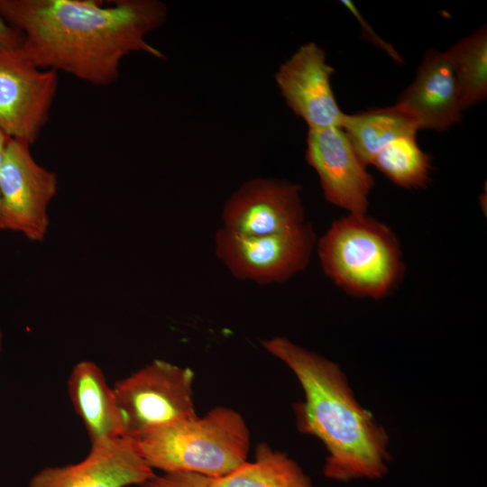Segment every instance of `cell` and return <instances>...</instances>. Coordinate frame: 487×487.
Returning <instances> with one entry per match:
<instances>
[{
  "label": "cell",
  "instance_id": "obj_20",
  "mask_svg": "<svg viewBox=\"0 0 487 487\" xmlns=\"http://www.w3.org/2000/svg\"><path fill=\"white\" fill-rule=\"evenodd\" d=\"M23 41V32L10 24L0 14V53L20 51Z\"/></svg>",
  "mask_w": 487,
  "mask_h": 487
},
{
  "label": "cell",
  "instance_id": "obj_6",
  "mask_svg": "<svg viewBox=\"0 0 487 487\" xmlns=\"http://www.w3.org/2000/svg\"><path fill=\"white\" fill-rule=\"evenodd\" d=\"M316 242L309 223L262 236L242 235L221 227L215 235V250L234 278L271 284L286 281L304 271Z\"/></svg>",
  "mask_w": 487,
  "mask_h": 487
},
{
  "label": "cell",
  "instance_id": "obj_7",
  "mask_svg": "<svg viewBox=\"0 0 487 487\" xmlns=\"http://www.w3.org/2000/svg\"><path fill=\"white\" fill-rule=\"evenodd\" d=\"M25 142L9 138L0 179V230L42 242L49 230L48 207L58 190L55 172L34 160Z\"/></svg>",
  "mask_w": 487,
  "mask_h": 487
},
{
  "label": "cell",
  "instance_id": "obj_21",
  "mask_svg": "<svg viewBox=\"0 0 487 487\" xmlns=\"http://www.w3.org/2000/svg\"><path fill=\"white\" fill-rule=\"evenodd\" d=\"M342 3L349 8V10L357 17L359 22L361 23L364 33L367 34V38L370 41H372L376 45L379 47L384 49L396 61L401 62V58L400 55L394 51V49L384 42L381 39H380L376 33H373V32L371 30L370 26L363 21V17L360 16L357 10L355 9L354 4L350 1H342Z\"/></svg>",
  "mask_w": 487,
  "mask_h": 487
},
{
  "label": "cell",
  "instance_id": "obj_5",
  "mask_svg": "<svg viewBox=\"0 0 487 487\" xmlns=\"http://www.w3.org/2000/svg\"><path fill=\"white\" fill-rule=\"evenodd\" d=\"M194 372L153 360L113 386L124 436L135 439L157 428L197 416Z\"/></svg>",
  "mask_w": 487,
  "mask_h": 487
},
{
  "label": "cell",
  "instance_id": "obj_10",
  "mask_svg": "<svg viewBox=\"0 0 487 487\" xmlns=\"http://www.w3.org/2000/svg\"><path fill=\"white\" fill-rule=\"evenodd\" d=\"M306 159L327 202L349 214H366L374 181L341 127L308 129Z\"/></svg>",
  "mask_w": 487,
  "mask_h": 487
},
{
  "label": "cell",
  "instance_id": "obj_1",
  "mask_svg": "<svg viewBox=\"0 0 487 487\" xmlns=\"http://www.w3.org/2000/svg\"><path fill=\"white\" fill-rule=\"evenodd\" d=\"M0 14L24 34L20 52L29 61L95 86L116 81L131 52L164 59L145 41L167 17L157 0H0Z\"/></svg>",
  "mask_w": 487,
  "mask_h": 487
},
{
  "label": "cell",
  "instance_id": "obj_16",
  "mask_svg": "<svg viewBox=\"0 0 487 487\" xmlns=\"http://www.w3.org/2000/svg\"><path fill=\"white\" fill-rule=\"evenodd\" d=\"M209 480L210 487H316L296 461L266 443L256 446L252 462Z\"/></svg>",
  "mask_w": 487,
  "mask_h": 487
},
{
  "label": "cell",
  "instance_id": "obj_22",
  "mask_svg": "<svg viewBox=\"0 0 487 487\" xmlns=\"http://www.w3.org/2000/svg\"><path fill=\"white\" fill-rule=\"evenodd\" d=\"M8 139L9 137L4 132L0 130V179H1L3 161L5 158V146H6Z\"/></svg>",
  "mask_w": 487,
  "mask_h": 487
},
{
  "label": "cell",
  "instance_id": "obj_13",
  "mask_svg": "<svg viewBox=\"0 0 487 487\" xmlns=\"http://www.w3.org/2000/svg\"><path fill=\"white\" fill-rule=\"evenodd\" d=\"M398 104L411 112L420 129L444 131L462 119L456 78L445 52L426 53Z\"/></svg>",
  "mask_w": 487,
  "mask_h": 487
},
{
  "label": "cell",
  "instance_id": "obj_23",
  "mask_svg": "<svg viewBox=\"0 0 487 487\" xmlns=\"http://www.w3.org/2000/svg\"><path fill=\"white\" fill-rule=\"evenodd\" d=\"M2 341H3V333H2V330H1V327H0V353H1V350H2Z\"/></svg>",
  "mask_w": 487,
  "mask_h": 487
},
{
  "label": "cell",
  "instance_id": "obj_3",
  "mask_svg": "<svg viewBox=\"0 0 487 487\" xmlns=\"http://www.w3.org/2000/svg\"><path fill=\"white\" fill-rule=\"evenodd\" d=\"M133 440L152 470L217 478L247 461L250 431L238 411L220 406Z\"/></svg>",
  "mask_w": 487,
  "mask_h": 487
},
{
  "label": "cell",
  "instance_id": "obj_17",
  "mask_svg": "<svg viewBox=\"0 0 487 487\" xmlns=\"http://www.w3.org/2000/svg\"><path fill=\"white\" fill-rule=\"evenodd\" d=\"M454 69L462 110L486 97L487 94V32L482 26L446 51Z\"/></svg>",
  "mask_w": 487,
  "mask_h": 487
},
{
  "label": "cell",
  "instance_id": "obj_18",
  "mask_svg": "<svg viewBox=\"0 0 487 487\" xmlns=\"http://www.w3.org/2000/svg\"><path fill=\"white\" fill-rule=\"evenodd\" d=\"M372 165L396 185L405 188L425 187L429 180L431 158L416 142V136L400 137L381 149Z\"/></svg>",
  "mask_w": 487,
  "mask_h": 487
},
{
  "label": "cell",
  "instance_id": "obj_19",
  "mask_svg": "<svg viewBox=\"0 0 487 487\" xmlns=\"http://www.w3.org/2000/svg\"><path fill=\"white\" fill-rule=\"evenodd\" d=\"M137 487H210V480L198 473H164L154 474Z\"/></svg>",
  "mask_w": 487,
  "mask_h": 487
},
{
  "label": "cell",
  "instance_id": "obj_11",
  "mask_svg": "<svg viewBox=\"0 0 487 487\" xmlns=\"http://www.w3.org/2000/svg\"><path fill=\"white\" fill-rule=\"evenodd\" d=\"M333 73L325 51L314 42L300 46L275 73L288 106L307 123L308 129L342 125L345 113L331 87Z\"/></svg>",
  "mask_w": 487,
  "mask_h": 487
},
{
  "label": "cell",
  "instance_id": "obj_8",
  "mask_svg": "<svg viewBox=\"0 0 487 487\" xmlns=\"http://www.w3.org/2000/svg\"><path fill=\"white\" fill-rule=\"evenodd\" d=\"M58 73L41 69L20 51L0 53V130L33 144L49 119Z\"/></svg>",
  "mask_w": 487,
  "mask_h": 487
},
{
  "label": "cell",
  "instance_id": "obj_4",
  "mask_svg": "<svg viewBox=\"0 0 487 487\" xmlns=\"http://www.w3.org/2000/svg\"><path fill=\"white\" fill-rule=\"evenodd\" d=\"M317 253L324 272L356 297H385L404 271L395 234L366 214L334 221L318 240Z\"/></svg>",
  "mask_w": 487,
  "mask_h": 487
},
{
  "label": "cell",
  "instance_id": "obj_14",
  "mask_svg": "<svg viewBox=\"0 0 487 487\" xmlns=\"http://www.w3.org/2000/svg\"><path fill=\"white\" fill-rule=\"evenodd\" d=\"M69 398L81 419L91 446L124 436V423L113 387L100 367L89 360L77 363L67 381Z\"/></svg>",
  "mask_w": 487,
  "mask_h": 487
},
{
  "label": "cell",
  "instance_id": "obj_12",
  "mask_svg": "<svg viewBox=\"0 0 487 487\" xmlns=\"http://www.w3.org/2000/svg\"><path fill=\"white\" fill-rule=\"evenodd\" d=\"M133 439L121 436L91 446L76 464L45 467L35 473L28 487H128L154 475Z\"/></svg>",
  "mask_w": 487,
  "mask_h": 487
},
{
  "label": "cell",
  "instance_id": "obj_2",
  "mask_svg": "<svg viewBox=\"0 0 487 487\" xmlns=\"http://www.w3.org/2000/svg\"><path fill=\"white\" fill-rule=\"evenodd\" d=\"M261 343L293 372L301 385L304 400L294 404L297 427L324 445L327 453L324 475L340 482L387 475L390 436L358 402L339 364L286 337Z\"/></svg>",
  "mask_w": 487,
  "mask_h": 487
},
{
  "label": "cell",
  "instance_id": "obj_15",
  "mask_svg": "<svg viewBox=\"0 0 487 487\" xmlns=\"http://www.w3.org/2000/svg\"><path fill=\"white\" fill-rule=\"evenodd\" d=\"M341 128L365 166L390 142L400 137L416 136L420 129L411 112L398 103L353 115L345 114Z\"/></svg>",
  "mask_w": 487,
  "mask_h": 487
},
{
  "label": "cell",
  "instance_id": "obj_9",
  "mask_svg": "<svg viewBox=\"0 0 487 487\" xmlns=\"http://www.w3.org/2000/svg\"><path fill=\"white\" fill-rule=\"evenodd\" d=\"M301 186L284 179L256 178L225 202L223 228L246 236L287 232L304 224Z\"/></svg>",
  "mask_w": 487,
  "mask_h": 487
}]
</instances>
